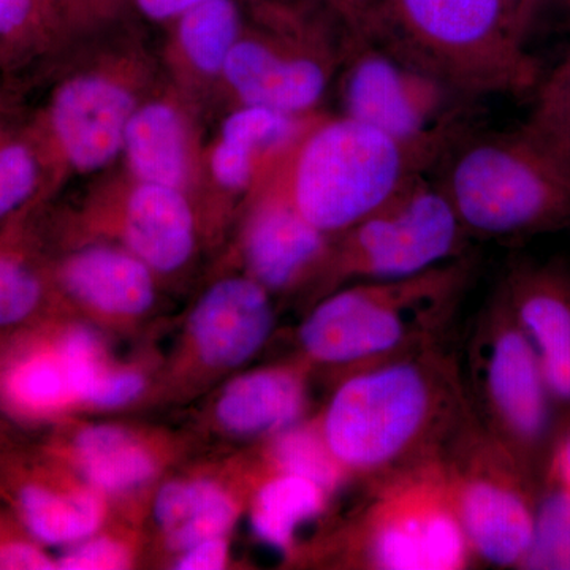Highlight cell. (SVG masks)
I'll return each mask as SVG.
<instances>
[{
    "instance_id": "cell-1",
    "label": "cell",
    "mask_w": 570,
    "mask_h": 570,
    "mask_svg": "<svg viewBox=\"0 0 570 570\" xmlns=\"http://www.w3.org/2000/svg\"><path fill=\"white\" fill-rule=\"evenodd\" d=\"M471 412L460 363L434 343L346 374L318 425L348 480L373 487L441 460Z\"/></svg>"
},
{
    "instance_id": "cell-2",
    "label": "cell",
    "mask_w": 570,
    "mask_h": 570,
    "mask_svg": "<svg viewBox=\"0 0 570 570\" xmlns=\"http://www.w3.org/2000/svg\"><path fill=\"white\" fill-rule=\"evenodd\" d=\"M471 272L459 257L419 275L337 288L303 322V351L348 374L431 346L455 314Z\"/></svg>"
},
{
    "instance_id": "cell-3",
    "label": "cell",
    "mask_w": 570,
    "mask_h": 570,
    "mask_svg": "<svg viewBox=\"0 0 570 570\" xmlns=\"http://www.w3.org/2000/svg\"><path fill=\"white\" fill-rule=\"evenodd\" d=\"M367 41L466 100L531 91L540 78L501 0H384Z\"/></svg>"
},
{
    "instance_id": "cell-4",
    "label": "cell",
    "mask_w": 570,
    "mask_h": 570,
    "mask_svg": "<svg viewBox=\"0 0 570 570\" xmlns=\"http://www.w3.org/2000/svg\"><path fill=\"white\" fill-rule=\"evenodd\" d=\"M438 186L468 235L513 238L570 225V159L524 124L466 135L444 156Z\"/></svg>"
},
{
    "instance_id": "cell-5",
    "label": "cell",
    "mask_w": 570,
    "mask_h": 570,
    "mask_svg": "<svg viewBox=\"0 0 570 570\" xmlns=\"http://www.w3.org/2000/svg\"><path fill=\"white\" fill-rule=\"evenodd\" d=\"M463 135L403 141L347 116L325 119L296 145L285 194L314 227L333 238L441 163Z\"/></svg>"
},
{
    "instance_id": "cell-6",
    "label": "cell",
    "mask_w": 570,
    "mask_h": 570,
    "mask_svg": "<svg viewBox=\"0 0 570 570\" xmlns=\"http://www.w3.org/2000/svg\"><path fill=\"white\" fill-rule=\"evenodd\" d=\"M343 539L344 564L373 570H461L471 547L442 459L371 487Z\"/></svg>"
},
{
    "instance_id": "cell-7",
    "label": "cell",
    "mask_w": 570,
    "mask_h": 570,
    "mask_svg": "<svg viewBox=\"0 0 570 570\" xmlns=\"http://www.w3.org/2000/svg\"><path fill=\"white\" fill-rule=\"evenodd\" d=\"M466 232L438 183L417 176L384 206L333 236L321 268L328 294L419 275L461 257Z\"/></svg>"
},
{
    "instance_id": "cell-8",
    "label": "cell",
    "mask_w": 570,
    "mask_h": 570,
    "mask_svg": "<svg viewBox=\"0 0 570 570\" xmlns=\"http://www.w3.org/2000/svg\"><path fill=\"white\" fill-rule=\"evenodd\" d=\"M466 374L472 414L527 469L549 433L553 396L502 288L475 326Z\"/></svg>"
},
{
    "instance_id": "cell-9",
    "label": "cell",
    "mask_w": 570,
    "mask_h": 570,
    "mask_svg": "<svg viewBox=\"0 0 570 570\" xmlns=\"http://www.w3.org/2000/svg\"><path fill=\"white\" fill-rule=\"evenodd\" d=\"M442 464L474 558L497 568H520L535 505L519 460L471 412L449 442Z\"/></svg>"
},
{
    "instance_id": "cell-10",
    "label": "cell",
    "mask_w": 570,
    "mask_h": 570,
    "mask_svg": "<svg viewBox=\"0 0 570 570\" xmlns=\"http://www.w3.org/2000/svg\"><path fill=\"white\" fill-rule=\"evenodd\" d=\"M343 62V116L403 141L464 134L459 105L469 100L426 71L373 41L348 47Z\"/></svg>"
},
{
    "instance_id": "cell-11",
    "label": "cell",
    "mask_w": 570,
    "mask_h": 570,
    "mask_svg": "<svg viewBox=\"0 0 570 570\" xmlns=\"http://www.w3.org/2000/svg\"><path fill=\"white\" fill-rule=\"evenodd\" d=\"M333 67L332 52L285 50L239 37L220 73L243 105L306 116L324 99Z\"/></svg>"
},
{
    "instance_id": "cell-12",
    "label": "cell",
    "mask_w": 570,
    "mask_h": 570,
    "mask_svg": "<svg viewBox=\"0 0 570 570\" xmlns=\"http://www.w3.org/2000/svg\"><path fill=\"white\" fill-rule=\"evenodd\" d=\"M135 111L129 91L97 77L75 78L59 89L51 119L67 159L80 170H97L121 151Z\"/></svg>"
},
{
    "instance_id": "cell-13",
    "label": "cell",
    "mask_w": 570,
    "mask_h": 570,
    "mask_svg": "<svg viewBox=\"0 0 570 570\" xmlns=\"http://www.w3.org/2000/svg\"><path fill=\"white\" fill-rule=\"evenodd\" d=\"M539 356L554 401L570 404V275L558 265L521 266L502 285Z\"/></svg>"
},
{
    "instance_id": "cell-14",
    "label": "cell",
    "mask_w": 570,
    "mask_h": 570,
    "mask_svg": "<svg viewBox=\"0 0 570 570\" xmlns=\"http://www.w3.org/2000/svg\"><path fill=\"white\" fill-rule=\"evenodd\" d=\"M273 328V309L264 285L232 277L214 285L198 303L193 335L206 363L235 367L257 354Z\"/></svg>"
},
{
    "instance_id": "cell-15",
    "label": "cell",
    "mask_w": 570,
    "mask_h": 570,
    "mask_svg": "<svg viewBox=\"0 0 570 570\" xmlns=\"http://www.w3.org/2000/svg\"><path fill=\"white\" fill-rule=\"evenodd\" d=\"M332 236L314 227L288 195L258 206L247 227L245 255L250 277L266 291H281L321 268Z\"/></svg>"
},
{
    "instance_id": "cell-16",
    "label": "cell",
    "mask_w": 570,
    "mask_h": 570,
    "mask_svg": "<svg viewBox=\"0 0 570 570\" xmlns=\"http://www.w3.org/2000/svg\"><path fill=\"white\" fill-rule=\"evenodd\" d=\"M126 236L134 254L157 272L186 264L194 247V219L179 187L141 183L127 204Z\"/></svg>"
},
{
    "instance_id": "cell-17",
    "label": "cell",
    "mask_w": 570,
    "mask_h": 570,
    "mask_svg": "<svg viewBox=\"0 0 570 570\" xmlns=\"http://www.w3.org/2000/svg\"><path fill=\"white\" fill-rule=\"evenodd\" d=\"M306 406V387L294 370L273 367L235 379L217 403V419L236 436L279 433Z\"/></svg>"
},
{
    "instance_id": "cell-18",
    "label": "cell",
    "mask_w": 570,
    "mask_h": 570,
    "mask_svg": "<svg viewBox=\"0 0 570 570\" xmlns=\"http://www.w3.org/2000/svg\"><path fill=\"white\" fill-rule=\"evenodd\" d=\"M149 266L137 255L110 247H92L75 255L63 268L71 294L96 309L135 316L151 306Z\"/></svg>"
},
{
    "instance_id": "cell-19",
    "label": "cell",
    "mask_w": 570,
    "mask_h": 570,
    "mask_svg": "<svg viewBox=\"0 0 570 570\" xmlns=\"http://www.w3.org/2000/svg\"><path fill=\"white\" fill-rule=\"evenodd\" d=\"M124 149L141 183L181 187L187 176V142L181 118L167 104L135 108Z\"/></svg>"
},
{
    "instance_id": "cell-20",
    "label": "cell",
    "mask_w": 570,
    "mask_h": 570,
    "mask_svg": "<svg viewBox=\"0 0 570 570\" xmlns=\"http://www.w3.org/2000/svg\"><path fill=\"white\" fill-rule=\"evenodd\" d=\"M234 501L208 482H175L160 490L156 519L168 543L187 550L206 539L223 538L234 523Z\"/></svg>"
},
{
    "instance_id": "cell-21",
    "label": "cell",
    "mask_w": 570,
    "mask_h": 570,
    "mask_svg": "<svg viewBox=\"0 0 570 570\" xmlns=\"http://www.w3.org/2000/svg\"><path fill=\"white\" fill-rule=\"evenodd\" d=\"M330 497L311 480L279 472L255 497L250 513L255 535L277 551H287L296 531L324 513Z\"/></svg>"
},
{
    "instance_id": "cell-22",
    "label": "cell",
    "mask_w": 570,
    "mask_h": 570,
    "mask_svg": "<svg viewBox=\"0 0 570 570\" xmlns=\"http://www.w3.org/2000/svg\"><path fill=\"white\" fill-rule=\"evenodd\" d=\"M77 452L86 478L100 490L137 489L154 475L151 456L121 428H88L78 436Z\"/></svg>"
},
{
    "instance_id": "cell-23",
    "label": "cell",
    "mask_w": 570,
    "mask_h": 570,
    "mask_svg": "<svg viewBox=\"0 0 570 570\" xmlns=\"http://www.w3.org/2000/svg\"><path fill=\"white\" fill-rule=\"evenodd\" d=\"M21 508L32 534L43 542L67 543L89 538L99 528L102 508L92 494H56L29 487Z\"/></svg>"
},
{
    "instance_id": "cell-24",
    "label": "cell",
    "mask_w": 570,
    "mask_h": 570,
    "mask_svg": "<svg viewBox=\"0 0 570 570\" xmlns=\"http://www.w3.org/2000/svg\"><path fill=\"white\" fill-rule=\"evenodd\" d=\"M242 37L235 0H206L179 18V40L189 61L205 73H219Z\"/></svg>"
},
{
    "instance_id": "cell-25",
    "label": "cell",
    "mask_w": 570,
    "mask_h": 570,
    "mask_svg": "<svg viewBox=\"0 0 570 570\" xmlns=\"http://www.w3.org/2000/svg\"><path fill=\"white\" fill-rule=\"evenodd\" d=\"M272 456L277 471L311 480L332 494L348 480L326 444L321 425L288 426L279 431Z\"/></svg>"
},
{
    "instance_id": "cell-26",
    "label": "cell",
    "mask_w": 570,
    "mask_h": 570,
    "mask_svg": "<svg viewBox=\"0 0 570 570\" xmlns=\"http://www.w3.org/2000/svg\"><path fill=\"white\" fill-rule=\"evenodd\" d=\"M520 569L570 570V487L558 475L535 505L532 538Z\"/></svg>"
},
{
    "instance_id": "cell-27",
    "label": "cell",
    "mask_w": 570,
    "mask_h": 570,
    "mask_svg": "<svg viewBox=\"0 0 570 570\" xmlns=\"http://www.w3.org/2000/svg\"><path fill=\"white\" fill-rule=\"evenodd\" d=\"M6 390L11 403L28 412H51L77 400L61 354L20 363L7 377Z\"/></svg>"
},
{
    "instance_id": "cell-28",
    "label": "cell",
    "mask_w": 570,
    "mask_h": 570,
    "mask_svg": "<svg viewBox=\"0 0 570 570\" xmlns=\"http://www.w3.org/2000/svg\"><path fill=\"white\" fill-rule=\"evenodd\" d=\"M528 124L570 159V51L540 85Z\"/></svg>"
},
{
    "instance_id": "cell-29",
    "label": "cell",
    "mask_w": 570,
    "mask_h": 570,
    "mask_svg": "<svg viewBox=\"0 0 570 570\" xmlns=\"http://www.w3.org/2000/svg\"><path fill=\"white\" fill-rule=\"evenodd\" d=\"M37 163L22 145L0 148V217L28 200L37 184Z\"/></svg>"
},
{
    "instance_id": "cell-30",
    "label": "cell",
    "mask_w": 570,
    "mask_h": 570,
    "mask_svg": "<svg viewBox=\"0 0 570 570\" xmlns=\"http://www.w3.org/2000/svg\"><path fill=\"white\" fill-rule=\"evenodd\" d=\"M39 298L40 285L36 277L14 262L0 258V325L28 316Z\"/></svg>"
},
{
    "instance_id": "cell-31",
    "label": "cell",
    "mask_w": 570,
    "mask_h": 570,
    "mask_svg": "<svg viewBox=\"0 0 570 570\" xmlns=\"http://www.w3.org/2000/svg\"><path fill=\"white\" fill-rule=\"evenodd\" d=\"M347 48L370 40L384 0H326Z\"/></svg>"
},
{
    "instance_id": "cell-32",
    "label": "cell",
    "mask_w": 570,
    "mask_h": 570,
    "mask_svg": "<svg viewBox=\"0 0 570 570\" xmlns=\"http://www.w3.org/2000/svg\"><path fill=\"white\" fill-rule=\"evenodd\" d=\"M261 160L236 148L230 142L219 140L212 156V170L216 181L225 189L243 190L253 183Z\"/></svg>"
},
{
    "instance_id": "cell-33",
    "label": "cell",
    "mask_w": 570,
    "mask_h": 570,
    "mask_svg": "<svg viewBox=\"0 0 570 570\" xmlns=\"http://www.w3.org/2000/svg\"><path fill=\"white\" fill-rule=\"evenodd\" d=\"M129 562L127 551L108 539L91 540L70 551L59 561V568L69 570L124 569Z\"/></svg>"
},
{
    "instance_id": "cell-34",
    "label": "cell",
    "mask_w": 570,
    "mask_h": 570,
    "mask_svg": "<svg viewBox=\"0 0 570 570\" xmlns=\"http://www.w3.org/2000/svg\"><path fill=\"white\" fill-rule=\"evenodd\" d=\"M145 389L140 374L129 371H105L88 396V403L104 407H118L130 403Z\"/></svg>"
},
{
    "instance_id": "cell-35",
    "label": "cell",
    "mask_w": 570,
    "mask_h": 570,
    "mask_svg": "<svg viewBox=\"0 0 570 570\" xmlns=\"http://www.w3.org/2000/svg\"><path fill=\"white\" fill-rule=\"evenodd\" d=\"M227 561V543L223 538L206 539L186 550L176 568L183 570L223 569Z\"/></svg>"
},
{
    "instance_id": "cell-36",
    "label": "cell",
    "mask_w": 570,
    "mask_h": 570,
    "mask_svg": "<svg viewBox=\"0 0 570 570\" xmlns=\"http://www.w3.org/2000/svg\"><path fill=\"white\" fill-rule=\"evenodd\" d=\"M510 28L521 41L527 40L540 9L547 0H501Z\"/></svg>"
},
{
    "instance_id": "cell-37",
    "label": "cell",
    "mask_w": 570,
    "mask_h": 570,
    "mask_svg": "<svg viewBox=\"0 0 570 570\" xmlns=\"http://www.w3.org/2000/svg\"><path fill=\"white\" fill-rule=\"evenodd\" d=\"M2 569H51V561L41 551L26 543H13L0 550Z\"/></svg>"
},
{
    "instance_id": "cell-38",
    "label": "cell",
    "mask_w": 570,
    "mask_h": 570,
    "mask_svg": "<svg viewBox=\"0 0 570 570\" xmlns=\"http://www.w3.org/2000/svg\"><path fill=\"white\" fill-rule=\"evenodd\" d=\"M37 0H0V37L20 31L31 20Z\"/></svg>"
},
{
    "instance_id": "cell-39",
    "label": "cell",
    "mask_w": 570,
    "mask_h": 570,
    "mask_svg": "<svg viewBox=\"0 0 570 570\" xmlns=\"http://www.w3.org/2000/svg\"><path fill=\"white\" fill-rule=\"evenodd\" d=\"M206 0H137L142 13L151 20L167 21L181 18Z\"/></svg>"
},
{
    "instance_id": "cell-40",
    "label": "cell",
    "mask_w": 570,
    "mask_h": 570,
    "mask_svg": "<svg viewBox=\"0 0 570 570\" xmlns=\"http://www.w3.org/2000/svg\"><path fill=\"white\" fill-rule=\"evenodd\" d=\"M557 475L570 487V434L558 456Z\"/></svg>"
},
{
    "instance_id": "cell-41",
    "label": "cell",
    "mask_w": 570,
    "mask_h": 570,
    "mask_svg": "<svg viewBox=\"0 0 570 570\" xmlns=\"http://www.w3.org/2000/svg\"><path fill=\"white\" fill-rule=\"evenodd\" d=\"M549 2V0H547ZM558 3L564 9L566 14H568V18L570 20V0H557Z\"/></svg>"
}]
</instances>
